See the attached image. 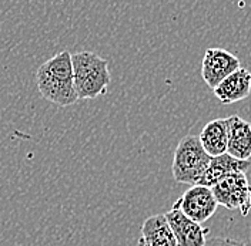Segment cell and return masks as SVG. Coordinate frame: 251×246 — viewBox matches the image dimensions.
<instances>
[{
  "label": "cell",
  "mask_w": 251,
  "mask_h": 246,
  "mask_svg": "<svg viewBox=\"0 0 251 246\" xmlns=\"http://www.w3.org/2000/svg\"><path fill=\"white\" fill-rule=\"evenodd\" d=\"M36 84L42 97L59 107H69L78 101L72 53L60 51L43 63L36 71Z\"/></svg>",
  "instance_id": "obj_1"
},
{
  "label": "cell",
  "mask_w": 251,
  "mask_h": 246,
  "mask_svg": "<svg viewBox=\"0 0 251 246\" xmlns=\"http://www.w3.org/2000/svg\"><path fill=\"white\" fill-rule=\"evenodd\" d=\"M73 81L78 100H93L107 92L111 76L109 63L94 51L72 54Z\"/></svg>",
  "instance_id": "obj_2"
},
{
  "label": "cell",
  "mask_w": 251,
  "mask_h": 246,
  "mask_svg": "<svg viewBox=\"0 0 251 246\" xmlns=\"http://www.w3.org/2000/svg\"><path fill=\"white\" fill-rule=\"evenodd\" d=\"M211 162V155L204 150L197 135L180 139L172 164L173 178L178 184L197 185Z\"/></svg>",
  "instance_id": "obj_3"
},
{
  "label": "cell",
  "mask_w": 251,
  "mask_h": 246,
  "mask_svg": "<svg viewBox=\"0 0 251 246\" xmlns=\"http://www.w3.org/2000/svg\"><path fill=\"white\" fill-rule=\"evenodd\" d=\"M211 191L221 206L230 211H240L243 216L251 212V185L246 174L228 175L211 186Z\"/></svg>",
  "instance_id": "obj_4"
},
{
  "label": "cell",
  "mask_w": 251,
  "mask_h": 246,
  "mask_svg": "<svg viewBox=\"0 0 251 246\" xmlns=\"http://www.w3.org/2000/svg\"><path fill=\"white\" fill-rule=\"evenodd\" d=\"M219 202L211 188L204 185H191L187 191L173 203V209H177L197 224H204L216 214Z\"/></svg>",
  "instance_id": "obj_5"
},
{
  "label": "cell",
  "mask_w": 251,
  "mask_h": 246,
  "mask_svg": "<svg viewBox=\"0 0 251 246\" xmlns=\"http://www.w3.org/2000/svg\"><path fill=\"white\" fill-rule=\"evenodd\" d=\"M240 67L241 62L233 53L220 47H211L204 53L201 77L204 83L214 90L224 78L233 74Z\"/></svg>",
  "instance_id": "obj_6"
},
{
  "label": "cell",
  "mask_w": 251,
  "mask_h": 246,
  "mask_svg": "<svg viewBox=\"0 0 251 246\" xmlns=\"http://www.w3.org/2000/svg\"><path fill=\"white\" fill-rule=\"evenodd\" d=\"M167 222L176 236L178 246H204L207 242L208 229L203 228L200 224L191 221L183 212L177 209H170L167 214Z\"/></svg>",
  "instance_id": "obj_7"
},
{
  "label": "cell",
  "mask_w": 251,
  "mask_h": 246,
  "mask_svg": "<svg viewBox=\"0 0 251 246\" xmlns=\"http://www.w3.org/2000/svg\"><path fill=\"white\" fill-rule=\"evenodd\" d=\"M250 168L251 159H238L227 153L217 157H211V162L197 185L211 188L226 177L233 174H247Z\"/></svg>",
  "instance_id": "obj_8"
},
{
  "label": "cell",
  "mask_w": 251,
  "mask_h": 246,
  "mask_svg": "<svg viewBox=\"0 0 251 246\" xmlns=\"http://www.w3.org/2000/svg\"><path fill=\"white\" fill-rule=\"evenodd\" d=\"M221 104H234L247 98L251 92V73L243 66L226 77L213 90Z\"/></svg>",
  "instance_id": "obj_9"
},
{
  "label": "cell",
  "mask_w": 251,
  "mask_h": 246,
  "mask_svg": "<svg viewBox=\"0 0 251 246\" xmlns=\"http://www.w3.org/2000/svg\"><path fill=\"white\" fill-rule=\"evenodd\" d=\"M137 246H178L166 215L157 214L143 222Z\"/></svg>",
  "instance_id": "obj_10"
},
{
  "label": "cell",
  "mask_w": 251,
  "mask_h": 246,
  "mask_svg": "<svg viewBox=\"0 0 251 246\" xmlns=\"http://www.w3.org/2000/svg\"><path fill=\"white\" fill-rule=\"evenodd\" d=\"M228 118L227 154L238 159H251V124L238 115Z\"/></svg>",
  "instance_id": "obj_11"
},
{
  "label": "cell",
  "mask_w": 251,
  "mask_h": 246,
  "mask_svg": "<svg viewBox=\"0 0 251 246\" xmlns=\"http://www.w3.org/2000/svg\"><path fill=\"white\" fill-rule=\"evenodd\" d=\"M199 138L208 155L217 157L227 153L228 118H216L213 121H208L203 127Z\"/></svg>",
  "instance_id": "obj_12"
},
{
  "label": "cell",
  "mask_w": 251,
  "mask_h": 246,
  "mask_svg": "<svg viewBox=\"0 0 251 246\" xmlns=\"http://www.w3.org/2000/svg\"><path fill=\"white\" fill-rule=\"evenodd\" d=\"M204 246H247L246 244L235 241V239H230V238H210L207 239Z\"/></svg>",
  "instance_id": "obj_13"
}]
</instances>
